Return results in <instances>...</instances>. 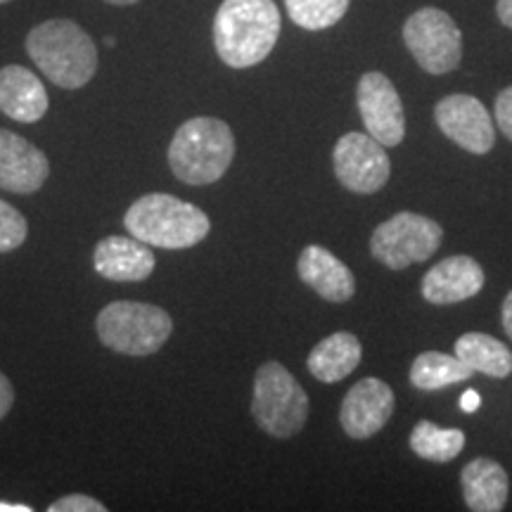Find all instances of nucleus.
Returning <instances> with one entry per match:
<instances>
[{"label": "nucleus", "instance_id": "nucleus-1", "mask_svg": "<svg viewBox=\"0 0 512 512\" xmlns=\"http://www.w3.org/2000/svg\"><path fill=\"white\" fill-rule=\"evenodd\" d=\"M280 36V10L273 0H223L214 17V46L228 67L264 62Z\"/></svg>", "mask_w": 512, "mask_h": 512}, {"label": "nucleus", "instance_id": "nucleus-2", "mask_svg": "<svg viewBox=\"0 0 512 512\" xmlns=\"http://www.w3.org/2000/svg\"><path fill=\"white\" fill-rule=\"evenodd\" d=\"M27 53L55 86L76 91L98 72V48L72 19H48L29 31Z\"/></svg>", "mask_w": 512, "mask_h": 512}, {"label": "nucleus", "instance_id": "nucleus-3", "mask_svg": "<svg viewBox=\"0 0 512 512\" xmlns=\"http://www.w3.org/2000/svg\"><path fill=\"white\" fill-rule=\"evenodd\" d=\"M124 226L133 238L150 247L188 249L207 238L211 221L195 204L166 192H152L128 207Z\"/></svg>", "mask_w": 512, "mask_h": 512}, {"label": "nucleus", "instance_id": "nucleus-4", "mask_svg": "<svg viewBox=\"0 0 512 512\" xmlns=\"http://www.w3.org/2000/svg\"><path fill=\"white\" fill-rule=\"evenodd\" d=\"M235 157V136L226 121L195 117L178 126L169 145V166L178 181L211 185L226 176Z\"/></svg>", "mask_w": 512, "mask_h": 512}, {"label": "nucleus", "instance_id": "nucleus-5", "mask_svg": "<svg viewBox=\"0 0 512 512\" xmlns=\"http://www.w3.org/2000/svg\"><path fill=\"white\" fill-rule=\"evenodd\" d=\"M100 342L124 356H150L169 342L174 320L155 304L112 302L95 320Z\"/></svg>", "mask_w": 512, "mask_h": 512}, {"label": "nucleus", "instance_id": "nucleus-6", "mask_svg": "<svg viewBox=\"0 0 512 512\" xmlns=\"http://www.w3.org/2000/svg\"><path fill=\"white\" fill-rule=\"evenodd\" d=\"M252 415L256 425L275 439H290L309 420V396L283 363L268 361L256 370Z\"/></svg>", "mask_w": 512, "mask_h": 512}, {"label": "nucleus", "instance_id": "nucleus-7", "mask_svg": "<svg viewBox=\"0 0 512 512\" xmlns=\"http://www.w3.org/2000/svg\"><path fill=\"white\" fill-rule=\"evenodd\" d=\"M441 242L444 228L437 221L415 211H399L373 230L370 254L389 271H403L437 254Z\"/></svg>", "mask_w": 512, "mask_h": 512}, {"label": "nucleus", "instance_id": "nucleus-8", "mask_svg": "<svg viewBox=\"0 0 512 512\" xmlns=\"http://www.w3.org/2000/svg\"><path fill=\"white\" fill-rule=\"evenodd\" d=\"M403 41L427 74L453 72L463 60V34L448 12L422 8L403 24Z\"/></svg>", "mask_w": 512, "mask_h": 512}, {"label": "nucleus", "instance_id": "nucleus-9", "mask_svg": "<svg viewBox=\"0 0 512 512\" xmlns=\"http://www.w3.org/2000/svg\"><path fill=\"white\" fill-rule=\"evenodd\" d=\"M337 181L356 195H375L392 176V162L380 140L370 133L351 131L335 143L332 152Z\"/></svg>", "mask_w": 512, "mask_h": 512}, {"label": "nucleus", "instance_id": "nucleus-10", "mask_svg": "<svg viewBox=\"0 0 512 512\" xmlns=\"http://www.w3.org/2000/svg\"><path fill=\"white\" fill-rule=\"evenodd\" d=\"M356 102L366 131L384 147H396L406 138V114L399 91L389 76L368 72L356 86Z\"/></svg>", "mask_w": 512, "mask_h": 512}, {"label": "nucleus", "instance_id": "nucleus-11", "mask_svg": "<svg viewBox=\"0 0 512 512\" xmlns=\"http://www.w3.org/2000/svg\"><path fill=\"white\" fill-rule=\"evenodd\" d=\"M434 119L448 140L472 155H486L494 150V119L482 100L465 93L446 95L434 107Z\"/></svg>", "mask_w": 512, "mask_h": 512}, {"label": "nucleus", "instance_id": "nucleus-12", "mask_svg": "<svg viewBox=\"0 0 512 512\" xmlns=\"http://www.w3.org/2000/svg\"><path fill=\"white\" fill-rule=\"evenodd\" d=\"M394 408V389L380 377H363L344 396L339 422L351 439H370L392 420Z\"/></svg>", "mask_w": 512, "mask_h": 512}, {"label": "nucleus", "instance_id": "nucleus-13", "mask_svg": "<svg viewBox=\"0 0 512 512\" xmlns=\"http://www.w3.org/2000/svg\"><path fill=\"white\" fill-rule=\"evenodd\" d=\"M50 176V162L27 138L0 128V190L31 195Z\"/></svg>", "mask_w": 512, "mask_h": 512}, {"label": "nucleus", "instance_id": "nucleus-14", "mask_svg": "<svg viewBox=\"0 0 512 512\" xmlns=\"http://www.w3.org/2000/svg\"><path fill=\"white\" fill-rule=\"evenodd\" d=\"M486 285V273L479 261L467 254L448 256L422 278L420 292L430 304L446 306L477 297Z\"/></svg>", "mask_w": 512, "mask_h": 512}, {"label": "nucleus", "instance_id": "nucleus-15", "mask_svg": "<svg viewBox=\"0 0 512 512\" xmlns=\"http://www.w3.org/2000/svg\"><path fill=\"white\" fill-rule=\"evenodd\" d=\"M297 273L302 283L309 285L325 302L344 304L356 294V278L351 268L320 245L302 249L297 259Z\"/></svg>", "mask_w": 512, "mask_h": 512}, {"label": "nucleus", "instance_id": "nucleus-16", "mask_svg": "<svg viewBox=\"0 0 512 512\" xmlns=\"http://www.w3.org/2000/svg\"><path fill=\"white\" fill-rule=\"evenodd\" d=\"M93 266L98 275L114 283H140L155 271V254L150 245L138 238L110 235L102 238L93 252Z\"/></svg>", "mask_w": 512, "mask_h": 512}, {"label": "nucleus", "instance_id": "nucleus-17", "mask_svg": "<svg viewBox=\"0 0 512 512\" xmlns=\"http://www.w3.org/2000/svg\"><path fill=\"white\" fill-rule=\"evenodd\" d=\"M0 112L19 124H36L48 112V91L27 67L8 64L0 69Z\"/></svg>", "mask_w": 512, "mask_h": 512}, {"label": "nucleus", "instance_id": "nucleus-18", "mask_svg": "<svg viewBox=\"0 0 512 512\" xmlns=\"http://www.w3.org/2000/svg\"><path fill=\"white\" fill-rule=\"evenodd\" d=\"M460 486L467 508L475 512H501L508 503V472L491 458L470 460L460 472Z\"/></svg>", "mask_w": 512, "mask_h": 512}, {"label": "nucleus", "instance_id": "nucleus-19", "mask_svg": "<svg viewBox=\"0 0 512 512\" xmlns=\"http://www.w3.org/2000/svg\"><path fill=\"white\" fill-rule=\"evenodd\" d=\"M363 347L354 332H332L330 337L320 339L306 358V368L318 382L335 384L349 377L361 366Z\"/></svg>", "mask_w": 512, "mask_h": 512}, {"label": "nucleus", "instance_id": "nucleus-20", "mask_svg": "<svg viewBox=\"0 0 512 512\" xmlns=\"http://www.w3.org/2000/svg\"><path fill=\"white\" fill-rule=\"evenodd\" d=\"M453 351L475 373L496 377V380L512 375L510 347H505L501 339L484 335V332H465V335H460Z\"/></svg>", "mask_w": 512, "mask_h": 512}, {"label": "nucleus", "instance_id": "nucleus-21", "mask_svg": "<svg viewBox=\"0 0 512 512\" xmlns=\"http://www.w3.org/2000/svg\"><path fill=\"white\" fill-rule=\"evenodd\" d=\"M475 370L467 368L458 356L441 354V351H425L413 361L411 384L422 392H437V389L453 387V384L467 382Z\"/></svg>", "mask_w": 512, "mask_h": 512}, {"label": "nucleus", "instance_id": "nucleus-22", "mask_svg": "<svg viewBox=\"0 0 512 512\" xmlns=\"http://www.w3.org/2000/svg\"><path fill=\"white\" fill-rule=\"evenodd\" d=\"M465 448V432L437 427L430 420H420L411 432V451L422 460L444 465L456 460Z\"/></svg>", "mask_w": 512, "mask_h": 512}, {"label": "nucleus", "instance_id": "nucleus-23", "mask_svg": "<svg viewBox=\"0 0 512 512\" xmlns=\"http://www.w3.org/2000/svg\"><path fill=\"white\" fill-rule=\"evenodd\" d=\"M351 0H285L287 15L306 31H323L347 15Z\"/></svg>", "mask_w": 512, "mask_h": 512}, {"label": "nucleus", "instance_id": "nucleus-24", "mask_svg": "<svg viewBox=\"0 0 512 512\" xmlns=\"http://www.w3.org/2000/svg\"><path fill=\"white\" fill-rule=\"evenodd\" d=\"M27 233V219L12 204L0 200V254L22 247Z\"/></svg>", "mask_w": 512, "mask_h": 512}, {"label": "nucleus", "instance_id": "nucleus-25", "mask_svg": "<svg viewBox=\"0 0 512 512\" xmlns=\"http://www.w3.org/2000/svg\"><path fill=\"white\" fill-rule=\"evenodd\" d=\"M48 510L50 512H105L107 508L91 496L72 494V496L57 498L55 503H50Z\"/></svg>", "mask_w": 512, "mask_h": 512}, {"label": "nucleus", "instance_id": "nucleus-26", "mask_svg": "<svg viewBox=\"0 0 512 512\" xmlns=\"http://www.w3.org/2000/svg\"><path fill=\"white\" fill-rule=\"evenodd\" d=\"M496 124L503 131V136L512 143V86L503 88L496 98Z\"/></svg>", "mask_w": 512, "mask_h": 512}, {"label": "nucleus", "instance_id": "nucleus-27", "mask_svg": "<svg viewBox=\"0 0 512 512\" xmlns=\"http://www.w3.org/2000/svg\"><path fill=\"white\" fill-rule=\"evenodd\" d=\"M12 403H15V389H12L8 377L0 373V420L10 413Z\"/></svg>", "mask_w": 512, "mask_h": 512}, {"label": "nucleus", "instance_id": "nucleus-28", "mask_svg": "<svg viewBox=\"0 0 512 512\" xmlns=\"http://www.w3.org/2000/svg\"><path fill=\"white\" fill-rule=\"evenodd\" d=\"M501 320H503L505 335H508V337L512 339V292H508V297H505V302H503Z\"/></svg>", "mask_w": 512, "mask_h": 512}, {"label": "nucleus", "instance_id": "nucleus-29", "mask_svg": "<svg viewBox=\"0 0 512 512\" xmlns=\"http://www.w3.org/2000/svg\"><path fill=\"white\" fill-rule=\"evenodd\" d=\"M496 15L505 27L512 29V0H498L496 3Z\"/></svg>", "mask_w": 512, "mask_h": 512}, {"label": "nucleus", "instance_id": "nucleus-30", "mask_svg": "<svg viewBox=\"0 0 512 512\" xmlns=\"http://www.w3.org/2000/svg\"><path fill=\"white\" fill-rule=\"evenodd\" d=\"M479 403H482V399H479V394L465 392L463 399H460V408H463L465 413H475L477 408H479Z\"/></svg>", "mask_w": 512, "mask_h": 512}, {"label": "nucleus", "instance_id": "nucleus-31", "mask_svg": "<svg viewBox=\"0 0 512 512\" xmlns=\"http://www.w3.org/2000/svg\"><path fill=\"white\" fill-rule=\"evenodd\" d=\"M0 512H31L29 505L22 503H3L0 501Z\"/></svg>", "mask_w": 512, "mask_h": 512}, {"label": "nucleus", "instance_id": "nucleus-32", "mask_svg": "<svg viewBox=\"0 0 512 512\" xmlns=\"http://www.w3.org/2000/svg\"><path fill=\"white\" fill-rule=\"evenodd\" d=\"M105 3H112V5H133V3H138V0H105Z\"/></svg>", "mask_w": 512, "mask_h": 512}, {"label": "nucleus", "instance_id": "nucleus-33", "mask_svg": "<svg viewBox=\"0 0 512 512\" xmlns=\"http://www.w3.org/2000/svg\"><path fill=\"white\" fill-rule=\"evenodd\" d=\"M3 3H10V0H0V5H3Z\"/></svg>", "mask_w": 512, "mask_h": 512}]
</instances>
